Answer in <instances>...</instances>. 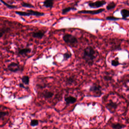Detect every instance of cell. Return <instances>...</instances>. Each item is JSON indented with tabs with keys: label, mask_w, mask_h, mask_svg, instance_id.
Returning a JSON list of instances; mask_svg holds the SVG:
<instances>
[{
	"label": "cell",
	"mask_w": 129,
	"mask_h": 129,
	"mask_svg": "<svg viewBox=\"0 0 129 129\" xmlns=\"http://www.w3.org/2000/svg\"><path fill=\"white\" fill-rule=\"evenodd\" d=\"M16 14L17 15H19L20 16H30L32 15L30 13L28 12H24L22 11H16L15 12Z\"/></svg>",
	"instance_id": "cell-16"
},
{
	"label": "cell",
	"mask_w": 129,
	"mask_h": 129,
	"mask_svg": "<svg viewBox=\"0 0 129 129\" xmlns=\"http://www.w3.org/2000/svg\"><path fill=\"white\" fill-rule=\"evenodd\" d=\"M22 6L24 7L28 8H33L34 7L33 5H32L28 3H26V2H22L21 4Z\"/></svg>",
	"instance_id": "cell-26"
},
{
	"label": "cell",
	"mask_w": 129,
	"mask_h": 129,
	"mask_svg": "<svg viewBox=\"0 0 129 129\" xmlns=\"http://www.w3.org/2000/svg\"><path fill=\"white\" fill-rule=\"evenodd\" d=\"M55 0H45L43 2V6L47 8H52L54 5Z\"/></svg>",
	"instance_id": "cell-12"
},
{
	"label": "cell",
	"mask_w": 129,
	"mask_h": 129,
	"mask_svg": "<svg viewBox=\"0 0 129 129\" xmlns=\"http://www.w3.org/2000/svg\"><path fill=\"white\" fill-rule=\"evenodd\" d=\"M22 68L19 63L13 62L9 64L7 68L10 71L16 73L19 71H22Z\"/></svg>",
	"instance_id": "cell-3"
},
{
	"label": "cell",
	"mask_w": 129,
	"mask_h": 129,
	"mask_svg": "<svg viewBox=\"0 0 129 129\" xmlns=\"http://www.w3.org/2000/svg\"><path fill=\"white\" fill-rule=\"evenodd\" d=\"M64 100L67 105L73 104L76 102L77 100V98L75 97L72 96H69L64 98Z\"/></svg>",
	"instance_id": "cell-9"
},
{
	"label": "cell",
	"mask_w": 129,
	"mask_h": 129,
	"mask_svg": "<svg viewBox=\"0 0 129 129\" xmlns=\"http://www.w3.org/2000/svg\"><path fill=\"white\" fill-rule=\"evenodd\" d=\"M8 115L9 113L8 111L4 112V111H0V119L1 121L5 117V116H8Z\"/></svg>",
	"instance_id": "cell-24"
},
{
	"label": "cell",
	"mask_w": 129,
	"mask_h": 129,
	"mask_svg": "<svg viewBox=\"0 0 129 129\" xmlns=\"http://www.w3.org/2000/svg\"><path fill=\"white\" fill-rule=\"evenodd\" d=\"M39 125V121L38 120L33 119L31 120L30 125L32 126H38Z\"/></svg>",
	"instance_id": "cell-25"
},
{
	"label": "cell",
	"mask_w": 129,
	"mask_h": 129,
	"mask_svg": "<svg viewBox=\"0 0 129 129\" xmlns=\"http://www.w3.org/2000/svg\"><path fill=\"white\" fill-rule=\"evenodd\" d=\"M118 59H115L113 60L111 62V65L113 66H114L115 67L117 66H119L120 65L119 62V60H118Z\"/></svg>",
	"instance_id": "cell-23"
},
{
	"label": "cell",
	"mask_w": 129,
	"mask_h": 129,
	"mask_svg": "<svg viewBox=\"0 0 129 129\" xmlns=\"http://www.w3.org/2000/svg\"><path fill=\"white\" fill-rule=\"evenodd\" d=\"M27 12L30 13L32 15L36 16H42L45 15V14L43 12H40L36 11L33 10H27Z\"/></svg>",
	"instance_id": "cell-13"
},
{
	"label": "cell",
	"mask_w": 129,
	"mask_h": 129,
	"mask_svg": "<svg viewBox=\"0 0 129 129\" xmlns=\"http://www.w3.org/2000/svg\"><path fill=\"white\" fill-rule=\"evenodd\" d=\"M54 93L53 92L46 90L42 93V96L43 98L47 99L52 98L53 96H54Z\"/></svg>",
	"instance_id": "cell-11"
},
{
	"label": "cell",
	"mask_w": 129,
	"mask_h": 129,
	"mask_svg": "<svg viewBox=\"0 0 129 129\" xmlns=\"http://www.w3.org/2000/svg\"><path fill=\"white\" fill-rule=\"evenodd\" d=\"M121 13L123 19H126L129 17V10L126 9H123L121 11Z\"/></svg>",
	"instance_id": "cell-18"
},
{
	"label": "cell",
	"mask_w": 129,
	"mask_h": 129,
	"mask_svg": "<svg viewBox=\"0 0 129 129\" xmlns=\"http://www.w3.org/2000/svg\"><path fill=\"white\" fill-rule=\"evenodd\" d=\"M105 10L103 8L100 9L96 10H81L78 12V13L90 14H97L101 13Z\"/></svg>",
	"instance_id": "cell-7"
},
{
	"label": "cell",
	"mask_w": 129,
	"mask_h": 129,
	"mask_svg": "<svg viewBox=\"0 0 129 129\" xmlns=\"http://www.w3.org/2000/svg\"><path fill=\"white\" fill-rule=\"evenodd\" d=\"M106 1L105 0L97 1L94 2H91L89 4V6L91 8H98L103 6L106 4Z\"/></svg>",
	"instance_id": "cell-6"
},
{
	"label": "cell",
	"mask_w": 129,
	"mask_h": 129,
	"mask_svg": "<svg viewBox=\"0 0 129 129\" xmlns=\"http://www.w3.org/2000/svg\"><path fill=\"white\" fill-rule=\"evenodd\" d=\"M63 40L65 43L70 45H74L78 42L77 38L74 35L69 34H66L63 35Z\"/></svg>",
	"instance_id": "cell-2"
},
{
	"label": "cell",
	"mask_w": 129,
	"mask_h": 129,
	"mask_svg": "<svg viewBox=\"0 0 129 129\" xmlns=\"http://www.w3.org/2000/svg\"><path fill=\"white\" fill-rule=\"evenodd\" d=\"M31 51V49L29 48H19L17 53L19 55H27V54Z\"/></svg>",
	"instance_id": "cell-10"
},
{
	"label": "cell",
	"mask_w": 129,
	"mask_h": 129,
	"mask_svg": "<svg viewBox=\"0 0 129 129\" xmlns=\"http://www.w3.org/2000/svg\"><path fill=\"white\" fill-rule=\"evenodd\" d=\"M10 30V28H1L0 30V37H2L3 35L6 32L8 31L9 30Z\"/></svg>",
	"instance_id": "cell-27"
},
{
	"label": "cell",
	"mask_w": 129,
	"mask_h": 129,
	"mask_svg": "<svg viewBox=\"0 0 129 129\" xmlns=\"http://www.w3.org/2000/svg\"><path fill=\"white\" fill-rule=\"evenodd\" d=\"M21 81L22 83L26 85H28L30 82V78L28 76H24L21 78Z\"/></svg>",
	"instance_id": "cell-17"
},
{
	"label": "cell",
	"mask_w": 129,
	"mask_h": 129,
	"mask_svg": "<svg viewBox=\"0 0 129 129\" xmlns=\"http://www.w3.org/2000/svg\"><path fill=\"white\" fill-rule=\"evenodd\" d=\"M89 91L93 92L97 95V97H100L102 94V88L100 85L94 84L90 87Z\"/></svg>",
	"instance_id": "cell-4"
},
{
	"label": "cell",
	"mask_w": 129,
	"mask_h": 129,
	"mask_svg": "<svg viewBox=\"0 0 129 129\" xmlns=\"http://www.w3.org/2000/svg\"><path fill=\"white\" fill-rule=\"evenodd\" d=\"M1 2L5 5L7 7H8V8L10 9H12L15 8L17 7L15 5H10V4H8L7 3H6L5 1L3 0H0Z\"/></svg>",
	"instance_id": "cell-20"
},
{
	"label": "cell",
	"mask_w": 129,
	"mask_h": 129,
	"mask_svg": "<svg viewBox=\"0 0 129 129\" xmlns=\"http://www.w3.org/2000/svg\"><path fill=\"white\" fill-rule=\"evenodd\" d=\"M116 6V4L113 2H110L108 5L107 7H106V9L108 10H112L113 9L115 8Z\"/></svg>",
	"instance_id": "cell-22"
},
{
	"label": "cell",
	"mask_w": 129,
	"mask_h": 129,
	"mask_svg": "<svg viewBox=\"0 0 129 129\" xmlns=\"http://www.w3.org/2000/svg\"><path fill=\"white\" fill-rule=\"evenodd\" d=\"M45 32L42 30L34 32L32 33V36L35 38L41 39L44 36Z\"/></svg>",
	"instance_id": "cell-8"
},
{
	"label": "cell",
	"mask_w": 129,
	"mask_h": 129,
	"mask_svg": "<svg viewBox=\"0 0 129 129\" xmlns=\"http://www.w3.org/2000/svg\"><path fill=\"white\" fill-rule=\"evenodd\" d=\"M106 19L110 20H116L119 19V18L117 17H115L113 16H108L106 18Z\"/></svg>",
	"instance_id": "cell-28"
},
{
	"label": "cell",
	"mask_w": 129,
	"mask_h": 129,
	"mask_svg": "<svg viewBox=\"0 0 129 129\" xmlns=\"http://www.w3.org/2000/svg\"><path fill=\"white\" fill-rule=\"evenodd\" d=\"M75 80L76 79L74 76H70L66 79V84L67 85H72V84L75 83L76 82Z\"/></svg>",
	"instance_id": "cell-15"
},
{
	"label": "cell",
	"mask_w": 129,
	"mask_h": 129,
	"mask_svg": "<svg viewBox=\"0 0 129 129\" xmlns=\"http://www.w3.org/2000/svg\"><path fill=\"white\" fill-rule=\"evenodd\" d=\"M71 56L72 54L70 52H66V53L64 54V59L63 61H66V60H68L71 57Z\"/></svg>",
	"instance_id": "cell-21"
},
{
	"label": "cell",
	"mask_w": 129,
	"mask_h": 129,
	"mask_svg": "<svg viewBox=\"0 0 129 129\" xmlns=\"http://www.w3.org/2000/svg\"></svg>",
	"instance_id": "cell-30"
},
{
	"label": "cell",
	"mask_w": 129,
	"mask_h": 129,
	"mask_svg": "<svg viewBox=\"0 0 129 129\" xmlns=\"http://www.w3.org/2000/svg\"><path fill=\"white\" fill-rule=\"evenodd\" d=\"M19 87L21 88H24V89H27V88H26V87L24 85V84L23 83H19Z\"/></svg>",
	"instance_id": "cell-29"
},
{
	"label": "cell",
	"mask_w": 129,
	"mask_h": 129,
	"mask_svg": "<svg viewBox=\"0 0 129 129\" xmlns=\"http://www.w3.org/2000/svg\"><path fill=\"white\" fill-rule=\"evenodd\" d=\"M118 106V104L117 103L113 102L112 100H110L109 102L106 105V108L111 113H114Z\"/></svg>",
	"instance_id": "cell-5"
},
{
	"label": "cell",
	"mask_w": 129,
	"mask_h": 129,
	"mask_svg": "<svg viewBox=\"0 0 129 129\" xmlns=\"http://www.w3.org/2000/svg\"><path fill=\"white\" fill-rule=\"evenodd\" d=\"M111 127L114 129H122L126 127L125 125L119 123H113L111 125Z\"/></svg>",
	"instance_id": "cell-14"
},
{
	"label": "cell",
	"mask_w": 129,
	"mask_h": 129,
	"mask_svg": "<svg viewBox=\"0 0 129 129\" xmlns=\"http://www.w3.org/2000/svg\"><path fill=\"white\" fill-rule=\"evenodd\" d=\"M96 57V53L91 46H88L84 49L83 58L89 65H92Z\"/></svg>",
	"instance_id": "cell-1"
},
{
	"label": "cell",
	"mask_w": 129,
	"mask_h": 129,
	"mask_svg": "<svg viewBox=\"0 0 129 129\" xmlns=\"http://www.w3.org/2000/svg\"><path fill=\"white\" fill-rule=\"evenodd\" d=\"M76 8L73 7H68L63 9L62 11V13L63 14H65L71 10H75Z\"/></svg>",
	"instance_id": "cell-19"
}]
</instances>
